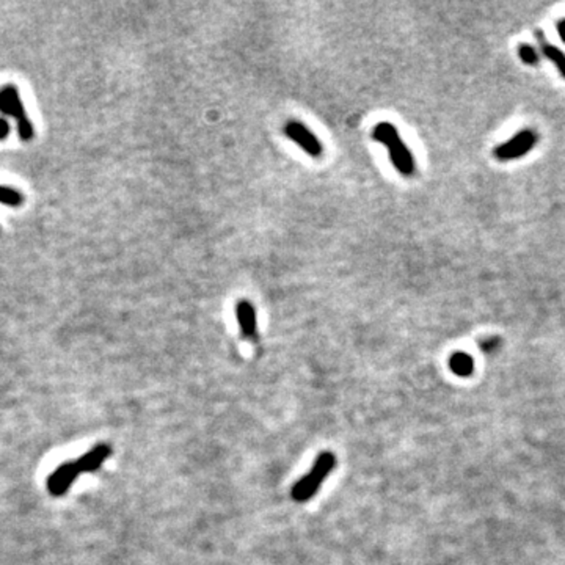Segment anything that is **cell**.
<instances>
[{"label": "cell", "instance_id": "1", "mask_svg": "<svg viewBox=\"0 0 565 565\" xmlns=\"http://www.w3.org/2000/svg\"><path fill=\"white\" fill-rule=\"evenodd\" d=\"M372 137L376 141L386 146L394 169L399 171L402 176L410 178L416 173L415 157H413L411 151L409 149L407 145H405V141L401 139L399 132H397V129L391 123L381 121L374 126Z\"/></svg>", "mask_w": 565, "mask_h": 565}, {"label": "cell", "instance_id": "2", "mask_svg": "<svg viewBox=\"0 0 565 565\" xmlns=\"http://www.w3.org/2000/svg\"><path fill=\"white\" fill-rule=\"evenodd\" d=\"M336 466V457L335 454L330 451L321 452L317 459L314 460V464L309 469V473H306L299 482H296L292 490L291 496L297 503H306L308 499H311L317 491H319L321 485L324 481L331 474L333 469Z\"/></svg>", "mask_w": 565, "mask_h": 565}, {"label": "cell", "instance_id": "3", "mask_svg": "<svg viewBox=\"0 0 565 565\" xmlns=\"http://www.w3.org/2000/svg\"><path fill=\"white\" fill-rule=\"evenodd\" d=\"M0 114L14 118L18 123V134L22 141H30L35 135V127L22 104L19 90L14 85H5L0 89Z\"/></svg>", "mask_w": 565, "mask_h": 565}, {"label": "cell", "instance_id": "4", "mask_svg": "<svg viewBox=\"0 0 565 565\" xmlns=\"http://www.w3.org/2000/svg\"><path fill=\"white\" fill-rule=\"evenodd\" d=\"M539 135L531 131L524 129L520 131L519 134H515L511 140H507L506 143H501L499 146L493 151V156H495L499 162H507V161H515V159H521L523 156L529 154L532 148L537 145Z\"/></svg>", "mask_w": 565, "mask_h": 565}, {"label": "cell", "instance_id": "5", "mask_svg": "<svg viewBox=\"0 0 565 565\" xmlns=\"http://www.w3.org/2000/svg\"><path fill=\"white\" fill-rule=\"evenodd\" d=\"M284 134L289 140L297 143V145L304 149L306 154H309L311 157L322 156V151H324L322 143L304 123L296 121V119H291V121L284 124Z\"/></svg>", "mask_w": 565, "mask_h": 565}, {"label": "cell", "instance_id": "6", "mask_svg": "<svg viewBox=\"0 0 565 565\" xmlns=\"http://www.w3.org/2000/svg\"><path fill=\"white\" fill-rule=\"evenodd\" d=\"M79 474H81V469H79L76 461L61 464L49 477H47V490H49L52 496L66 495V491L69 490L71 485L77 481Z\"/></svg>", "mask_w": 565, "mask_h": 565}, {"label": "cell", "instance_id": "7", "mask_svg": "<svg viewBox=\"0 0 565 565\" xmlns=\"http://www.w3.org/2000/svg\"><path fill=\"white\" fill-rule=\"evenodd\" d=\"M236 317L241 327L242 335L249 339L254 341L258 335V322H256V309L251 305L249 300H239L236 304Z\"/></svg>", "mask_w": 565, "mask_h": 565}, {"label": "cell", "instance_id": "8", "mask_svg": "<svg viewBox=\"0 0 565 565\" xmlns=\"http://www.w3.org/2000/svg\"><path fill=\"white\" fill-rule=\"evenodd\" d=\"M110 454H112V448L102 443L84 454L81 459L76 460V464L81 473H93L102 466V464L110 457Z\"/></svg>", "mask_w": 565, "mask_h": 565}, {"label": "cell", "instance_id": "9", "mask_svg": "<svg viewBox=\"0 0 565 565\" xmlns=\"http://www.w3.org/2000/svg\"><path fill=\"white\" fill-rule=\"evenodd\" d=\"M536 38L540 46V52L544 54V57L550 60L553 65L558 68L561 76L565 79V54L559 49V47H556L546 41L544 30H536Z\"/></svg>", "mask_w": 565, "mask_h": 565}, {"label": "cell", "instance_id": "10", "mask_svg": "<svg viewBox=\"0 0 565 565\" xmlns=\"http://www.w3.org/2000/svg\"><path fill=\"white\" fill-rule=\"evenodd\" d=\"M449 368L460 377H468L474 369L473 358L465 352H456L449 358Z\"/></svg>", "mask_w": 565, "mask_h": 565}, {"label": "cell", "instance_id": "11", "mask_svg": "<svg viewBox=\"0 0 565 565\" xmlns=\"http://www.w3.org/2000/svg\"><path fill=\"white\" fill-rule=\"evenodd\" d=\"M24 203V195L18 189L10 186H0V204L8 208H19Z\"/></svg>", "mask_w": 565, "mask_h": 565}, {"label": "cell", "instance_id": "12", "mask_svg": "<svg viewBox=\"0 0 565 565\" xmlns=\"http://www.w3.org/2000/svg\"><path fill=\"white\" fill-rule=\"evenodd\" d=\"M519 57L524 63V65H529V66L539 65V60H540V55H539L537 49L531 44H520L519 46Z\"/></svg>", "mask_w": 565, "mask_h": 565}, {"label": "cell", "instance_id": "13", "mask_svg": "<svg viewBox=\"0 0 565 565\" xmlns=\"http://www.w3.org/2000/svg\"><path fill=\"white\" fill-rule=\"evenodd\" d=\"M11 132V126L6 118H0V140H5Z\"/></svg>", "mask_w": 565, "mask_h": 565}, {"label": "cell", "instance_id": "14", "mask_svg": "<svg viewBox=\"0 0 565 565\" xmlns=\"http://www.w3.org/2000/svg\"><path fill=\"white\" fill-rule=\"evenodd\" d=\"M558 34H559L562 41L565 43V18L558 22Z\"/></svg>", "mask_w": 565, "mask_h": 565}, {"label": "cell", "instance_id": "15", "mask_svg": "<svg viewBox=\"0 0 565 565\" xmlns=\"http://www.w3.org/2000/svg\"><path fill=\"white\" fill-rule=\"evenodd\" d=\"M496 344H498V338H491V341L489 339L487 342H484L482 347H484L485 352H489V350L493 349V346H496Z\"/></svg>", "mask_w": 565, "mask_h": 565}]
</instances>
